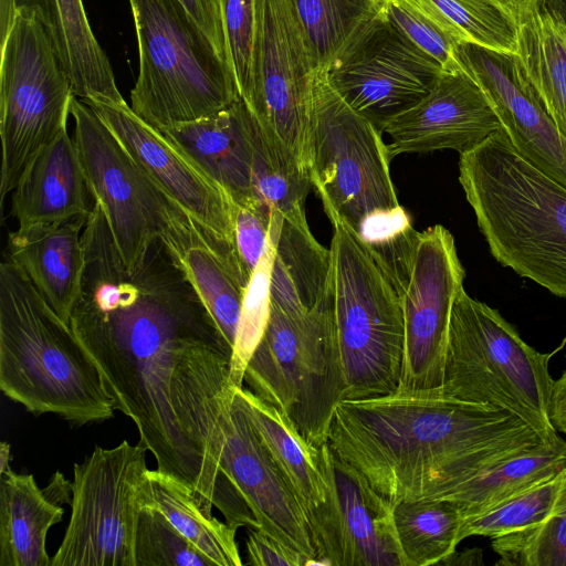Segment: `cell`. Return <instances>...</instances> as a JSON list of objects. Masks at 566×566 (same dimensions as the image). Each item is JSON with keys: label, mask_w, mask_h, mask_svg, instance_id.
Returning a JSON list of instances; mask_svg holds the SVG:
<instances>
[{"label": "cell", "mask_w": 566, "mask_h": 566, "mask_svg": "<svg viewBox=\"0 0 566 566\" xmlns=\"http://www.w3.org/2000/svg\"><path fill=\"white\" fill-rule=\"evenodd\" d=\"M82 242L71 329L157 469L187 484L208 517L213 506L228 514L240 497L221 467L235 390L232 346L159 237L127 266L106 217L94 212Z\"/></svg>", "instance_id": "obj_1"}, {"label": "cell", "mask_w": 566, "mask_h": 566, "mask_svg": "<svg viewBox=\"0 0 566 566\" xmlns=\"http://www.w3.org/2000/svg\"><path fill=\"white\" fill-rule=\"evenodd\" d=\"M542 441L514 415L440 390L344 399L328 436L335 455L391 505L442 499L493 463Z\"/></svg>", "instance_id": "obj_2"}, {"label": "cell", "mask_w": 566, "mask_h": 566, "mask_svg": "<svg viewBox=\"0 0 566 566\" xmlns=\"http://www.w3.org/2000/svg\"><path fill=\"white\" fill-rule=\"evenodd\" d=\"M459 182L491 254L566 295V186L525 159L501 127L460 155Z\"/></svg>", "instance_id": "obj_3"}, {"label": "cell", "mask_w": 566, "mask_h": 566, "mask_svg": "<svg viewBox=\"0 0 566 566\" xmlns=\"http://www.w3.org/2000/svg\"><path fill=\"white\" fill-rule=\"evenodd\" d=\"M0 389L34 416L103 422L115 406L75 334L10 259L0 265Z\"/></svg>", "instance_id": "obj_4"}, {"label": "cell", "mask_w": 566, "mask_h": 566, "mask_svg": "<svg viewBox=\"0 0 566 566\" xmlns=\"http://www.w3.org/2000/svg\"><path fill=\"white\" fill-rule=\"evenodd\" d=\"M549 358L497 310L462 289L451 310L440 392L505 410L545 441H556L560 437L549 418L555 381Z\"/></svg>", "instance_id": "obj_5"}, {"label": "cell", "mask_w": 566, "mask_h": 566, "mask_svg": "<svg viewBox=\"0 0 566 566\" xmlns=\"http://www.w3.org/2000/svg\"><path fill=\"white\" fill-rule=\"evenodd\" d=\"M139 70L132 109L157 129L212 115L240 94L231 67L179 0H128Z\"/></svg>", "instance_id": "obj_6"}, {"label": "cell", "mask_w": 566, "mask_h": 566, "mask_svg": "<svg viewBox=\"0 0 566 566\" xmlns=\"http://www.w3.org/2000/svg\"><path fill=\"white\" fill-rule=\"evenodd\" d=\"M381 133L352 109L317 73L307 168L331 222L348 227L364 243L409 218L399 205Z\"/></svg>", "instance_id": "obj_7"}, {"label": "cell", "mask_w": 566, "mask_h": 566, "mask_svg": "<svg viewBox=\"0 0 566 566\" xmlns=\"http://www.w3.org/2000/svg\"><path fill=\"white\" fill-rule=\"evenodd\" d=\"M331 291L345 399L397 391L403 357L401 297L369 249L334 222Z\"/></svg>", "instance_id": "obj_8"}, {"label": "cell", "mask_w": 566, "mask_h": 566, "mask_svg": "<svg viewBox=\"0 0 566 566\" xmlns=\"http://www.w3.org/2000/svg\"><path fill=\"white\" fill-rule=\"evenodd\" d=\"M243 382L287 417L308 442H328L335 410L345 399L332 291L298 318L271 303L264 336L248 363Z\"/></svg>", "instance_id": "obj_9"}, {"label": "cell", "mask_w": 566, "mask_h": 566, "mask_svg": "<svg viewBox=\"0 0 566 566\" xmlns=\"http://www.w3.org/2000/svg\"><path fill=\"white\" fill-rule=\"evenodd\" d=\"M75 97L40 13L19 7L1 40V200L13 191L34 157L66 130Z\"/></svg>", "instance_id": "obj_10"}, {"label": "cell", "mask_w": 566, "mask_h": 566, "mask_svg": "<svg viewBox=\"0 0 566 566\" xmlns=\"http://www.w3.org/2000/svg\"><path fill=\"white\" fill-rule=\"evenodd\" d=\"M146 451L123 440L74 463L71 517L50 566H135Z\"/></svg>", "instance_id": "obj_11"}, {"label": "cell", "mask_w": 566, "mask_h": 566, "mask_svg": "<svg viewBox=\"0 0 566 566\" xmlns=\"http://www.w3.org/2000/svg\"><path fill=\"white\" fill-rule=\"evenodd\" d=\"M317 71L290 0H256L251 85L245 103L264 133L308 170V133Z\"/></svg>", "instance_id": "obj_12"}, {"label": "cell", "mask_w": 566, "mask_h": 566, "mask_svg": "<svg viewBox=\"0 0 566 566\" xmlns=\"http://www.w3.org/2000/svg\"><path fill=\"white\" fill-rule=\"evenodd\" d=\"M71 116L90 191L102 206L125 263L133 266L159 237L170 199L86 102L75 97Z\"/></svg>", "instance_id": "obj_13"}, {"label": "cell", "mask_w": 566, "mask_h": 566, "mask_svg": "<svg viewBox=\"0 0 566 566\" xmlns=\"http://www.w3.org/2000/svg\"><path fill=\"white\" fill-rule=\"evenodd\" d=\"M443 72L384 15L358 35L325 76L343 101L382 134L432 90Z\"/></svg>", "instance_id": "obj_14"}, {"label": "cell", "mask_w": 566, "mask_h": 566, "mask_svg": "<svg viewBox=\"0 0 566 566\" xmlns=\"http://www.w3.org/2000/svg\"><path fill=\"white\" fill-rule=\"evenodd\" d=\"M464 276L451 232L440 224L420 232L410 277L401 295L405 343L397 390H440L451 310L464 289Z\"/></svg>", "instance_id": "obj_15"}, {"label": "cell", "mask_w": 566, "mask_h": 566, "mask_svg": "<svg viewBox=\"0 0 566 566\" xmlns=\"http://www.w3.org/2000/svg\"><path fill=\"white\" fill-rule=\"evenodd\" d=\"M235 397L303 512L316 549L315 565L348 566L328 442H308L287 417L248 388H235Z\"/></svg>", "instance_id": "obj_16"}, {"label": "cell", "mask_w": 566, "mask_h": 566, "mask_svg": "<svg viewBox=\"0 0 566 566\" xmlns=\"http://www.w3.org/2000/svg\"><path fill=\"white\" fill-rule=\"evenodd\" d=\"M84 102L109 127L153 182L237 259V205L228 193L126 102L94 97Z\"/></svg>", "instance_id": "obj_17"}, {"label": "cell", "mask_w": 566, "mask_h": 566, "mask_svg": "<svg viewBox=\"0 0 566 566\" xmlns=\"http://www.w3.org/2000/svg\"><path fill=\"white\" fill-rule=\"evenodd\" d=\"M458 52L514 148L566 186V137L541 104L515 54L468 42L459 43Z\"/></svg>", "instance_id": "obj_18"}, {"label": "cell", "mask_w": 566, "mask_h": 566, "mask_svg": "<svg viewBox=\"0 0 566 566\" xmlns=\"http://www.w3.org/2000/svg\"><path fill=\"white\" fill-rule=\"evenodd\" d=\"M501 128L489 98L468 72H443L415 106L392 119L388 156L452 149L467 153Z\"/></svg>", "instance_id": "obj_19"}, {"label": "cell", "mask_w": 566, "mask_h": 566, "mask_svg": "<svg viewBox=\"0 0 566 566\" xmlns=\"http://www.w3.org/2000/svg\"><path fill=\"white\" fill-rule=\"evenodd\" d=\"M221 467L252 511L258 530L274 536L316 564L311 531L272 454L234 396Z\"/></svg>", "instance_id": "obj_20"}, {"label": "cell", "mask_w": 566, "mask_h": 566, "mask_svg": "<svg viewBox=\"0 0 566 566\" xmlns=\"http://www.w3.org/2000/svg\"><path fill=\"white\" fill-rule=\"evenodd\" d=\"M251 114L239 96L212 115L160 129L240 207L254 206L249 137Z\"/></svg>", "instance_id": "obj_21"}, {"label": "cell", "mask_w": 566, "mask_h": 566, "mask_svg": "<svg viewBox=\"0 0 566 566\" xmlns=\"http://www.w3.org/2000/svg\"><path fill=\"white\" fill-rule=\"evenodd\" d=\"M88 217L18 227L9 233V259L30 279L53 311L70 324L83 272L82 230Z\"/></svg>", "instance_id": "obj_22"}, {"label": "cell", "mask_w": 566, "mask_h": 566, "mask_svg": "<svg viewBox=\"0 0 566 566\" xmlns=\"http://www.w3.org/2000/svg\"><path fill=\"white\" fill-rule=\"evenodd\" d=\"M74 138L67 129L29 164L12 191L11 216L19 227L88 217L94 208Z\"/></svg>", "instance_id": "obj_23"}, {"label": "cell", "mask_w": 566, "mask_h": 566, "mask_svg": "<svg viewBox=\"0 0 566 566\" xmlns=\"http://www.w3.org/2000/svg\"><path fill=\"white\" fill-rule=\"evenodd\" d=\"M72 482L59 471L45 489L10 469L0 478V566H50L46 535L71 504Z\"/></svg>", "instance_id": "obj_24"}, {"label": "cell", "mask_w": 566, "mask_h": 566, "mask_svg": "<svg viewBox=\"0 0 566 566\" xmlns=\"http://www.w3.org/2000/svg\"><path fill=\"white\" fill-rule=\"evenodd\" d=\"M17 4L40 13L77 98L125 102L109 60L91 29L82 0H17Z\"/></svg>", "instance_id": "obj_25"}, {"label": "cell", "mask_w": 566, "mask_h": 566, "mask_svg": "<svg viewBox=\"0 0 566 566\" xmlns=\"http://www.w3.org/2000/svg\"><path fill=\"white\" fill-rule=\"evenodd\" d=\"M332 462L348 566H405L396 535L392 505L333 451Z\"/></svg>", "instance_id": "obj_26"}, {"label": "cell", "mask_w": 566, "mask_h": 566, "mask_svg": "<svg viewBox=\"0 0 566 566\" xmlns=\"http://www.w3.org/2000/svg\"><path fill=\"white\" fill-rule=\"evenodd\" d=\"M142 505L159 510L175 528L216 566H241L237 528L208 517L192 490L171 474L147 470L140 491Z\"/></svg>", "instance_id": "obj_27"}, {"label": "cell", "mask_w": 566, "mask_h": 566, "mask_svg": "<svg viewBox=\"0 0 566 566\" xmlns=\"http://www.w3.org/2000/svg\"><path fill=\"white\" fill-rule=\"evenodd\" d=\"M565 468L566 442L542 441L493 463L442 499L459 503L465 517Z\"/></svg>", "instance_id": "obj_28"}, {"label": "cell", "mask_w": 566, "mask_h": 566, "mask_svg": "<svg viewBox=\"0 0 566 566\" xmlns=\"http://www.w3.org/2000/svg\"><path fill=\"white\" fill-rule=\"evenodd\" d=\"M515 56L541 104L566 137V29L538 9L517 27Z\"/></svg>", "instance_id": "obj_29"}, {"label": "cell", "mask_w": 566, "mask_h": 566, "mask_svg": "<svg viewBox=\"0 0 566 566\" xmlns=\"http://www.w3.org/2000/svg\"><path fill=\"white\" fill-rule=\"evenodd\" d=\"M270 240L274 260L292 282L310 312L331 293V251L312 234L303 207L285 214L272 213Z\"/></svg>", "instance_id": "obj_30"}, {"label": "cell", "mask_w": 566, "mask_h": 566, "mask_svg": "<svg viewBox=\"0 0 566 566\" xmlns=\"http://www.w3.org/2000/svg\"><path fill=\"white\" fill-rule=\"evenodd\" d=\"M392 513L405 566L438 565L461 542L464 511L452 500L400 501Z\"/></svg>", "instance_id": "obj_31"}, {"label": "cell", "mask_w": 566, "mask_h": 566, "mask_svg": "<svg viewBox=\"0 0 566 566\" xmlns=\"http://www.w3.org/2000/svg\"><path fill=\"white\" fill-rule=\"evenodd\" d=\"M308 42L317 73L373 22L385 15V0H290Z\"/></svg>", "instance_id": "obj_32"}, {"label": "cell", "mask_w": 566, "mask_h": 566, "mask_svg": "<svg viewBox=\"0 0 566 566\" xmlns=\"http://www.w3.org/2000/svg\"><path fill=\"white\" fill-rule=\"evenodd\" d=\"M254 207L272 217L303 207L311 185L308 170L282 144L270 138L254 114L249 122Z\"/></svg>", "instance_id": "obj_33"}, {"label": "cell", "mask_w": 566, "mask_h": 566, "mask_svg": "<svg viewBox=\"0 0 566 566\" xmlns=\"http://www.w3.org/2000/svg\"><path fill=\"white\" fill-rule=\"evenodd\" d=\"M457 42L513 53L517 27L488 0H408Z\"/></svg>", "instance_id": "obj_34"}, {"label": "cell", "mask_w": 566, "mask_h": 566, "mask_svg": "<svg viewBox=\"0 0 566 566\" xmlns=\"http://www.w3.org/2000/svg\"><path fill=\"white\" fill-rule=\"evenodd\" d=\"M566 468L503 500L464 517L461 541L473 535L497 537L542 521L554 507Z\"/></svg>", "instance_id": "obj_35"}, {"label": "cell", "mask_w": 566, "mask_h": 566, "mask_svg": "<svg viewBox=\"0 0 566 566\" xmlns=\"http://www.w3.org/2000/svg\"><path fill=\"white\" fill-rule=\"evenodd\" d=\"M503 566H566V478L552 511L538 523L492 538Z\"/></svg>", "instance_id": "obj_36"}, {"label": "cell", "mask_w": 566, "mask_h": 566, "mask_svg": "<svg viewBox=\"0 0 566 566\" xmlns=\"http://www.w3.org/2000/svg\"><path fill=\"white\" fill-rule=\"evenodd\" d=\"M273 255L274 248L269 239V245L244 291L231 360V382L235 388L243 387L245 368L264 336L270 318Z\"/></svg>", "instance_id": "obj_37"}, {"label": "cell", "mask_w": 566, "mask_h": 566, "mask_svg": "<svg viewBox=\"0 0 566 566\" xmlns=\"http://www.w3.org/2000/svg\"><path fill=\"white\" fill-rule=\"evenodd\" d=\"M156 507L143 505L135 534V566H213Z\"/></svg>", "instance_id": "obj_38"}, {"label": "cell", "mask_w": 566, "mask_h": 566, "mask_svg": "<svg viewBox=\"0 0 566 566\" xmlns=\"http://www.w3.org/2000/svg\"><path fill=\"white\" fill-rule=\"evenodd\" d=\"M385 18L446 72H468L459 56V42L408 0H385Z\"/></svg>", "instance_id": "obj_39"}, {"label": "cell", "mask_w": 566, "mask_h": 566, "mask_svg": "<svg viewBox=\"0 0 566 566\" xmlns=\"http://www.w3.org/2000/svg\"><path fill=\"white\" fill-rule=\"evenodd\" d=\"M228 60L240 96L247 99L256 29V0H219Z\"/></svg>", "instance_id": "obj_40"}, {"label": "cell", "mask_w": 566, "mask_h": 566, "mask_svg": "<svg viewBox=\"0 0 566 566\" xmlns=\"http://www.w3.org/2000/svg\"><path fill=\"white\" fill-rule=\"evenodd\" d=\"M271 218L254 206H237L234 250L247 285L269 245Z\"/></svg>", "instance_id": "obj_41"}, {"label": "cell", "mask_w": 566, "mask_h": 566, "mask_svg": "<svg viewBox=\"0 0 566 566\" xmlns=\"http://www.w3.org/2000/svg\"><path fill=\"white\" fill-rule=\"evenodd\" d=\"M248 564L254 566H308L310 557L269 533L253 528L247 539Z\"/></svg>", "instance_id": "obj_42"}, {"label": "cell", "mask_w": 566, "mask_h": 566, "mask_svg": "<svg viewBox=\"0 0 566 566\" xmlns=\"http://www.w3.org/2000/svg\"><path fill=\"white\" fill-rule=\"evenodd\" d=\"M229 64L219 0H179ZM230 66V65H229Z\"/></svg>", "instance_id": "obj_43"}, {"label": "cell", "mask_w": 566, "mask_h": 566, "mask_svg": "<svg viewBox=\"0 0 566 566\" xmlns=\"http://www.w3.org/2000/svg\"><path fill=\"white\" fill-rule=\"evenodd\" d=\"M549 418L557 431L566 433V368L554 381Z\"/></svg>", "instance_id": "obj_44"}, {"label": "cell", "mask_w": 566, "mask_h": 566, "mask_svg": "<svg viewBox=\"0 0 566 566\" xmlns=\"http://www.w3.org/2000/svg\"><path fill=\"white\" fill-rule=\"evenodd\" d=\"M499 7L516 27L539 9L541 0H488Z\"/></svg>", "instance_id": "obj_45"}, {"label": "cell", "mask_w": 566, "mask_h": 566, "mask_svg": "<svg viewBox=\"0 0 566 566\" xmlns=\"http://www.w3.org/2000/svg\"><path fill=\"white\" fill-rule=\"evenodd\" d=\"M18 12L17 0H0V38L3 40L10 31Z\"/></svg>", "instance_id": "obj_46"}, {"label": "cell", "mask_w": 566, "mask_h": 566, "mask_svg": "<svg viewBox=\"0 0 566 566\" xmlns=\"http://www.w3.org/2000/svg\"><path fill=\"white\" fill-rule=\"evenodd\" d=\"M481 551L471 549L465 552H452L448 557L442 559L438 565L444 566H460V565H476L481 564Z\"/></svg>", "instance_id": "obj_47"}, {"label": "cell", "mask_w": 566, "mask_h": 566, "mask_svg": "<svg viewBox=\"0 0 566 566\" xmlns=\"http://www.w3.org/2000/svg\"><path fill=\"white\" fill-rule=\"evenodd\" d=\"M539 9L566 29V0H541Z\"/></svg>", "instance_id": "obj_48"}, {"label": "cell", "mask_w": 566, "mask_h": 566, "mask_svg": "<svg viewBox=\"0 0 566 566\" xmlns=\"http://www.w3.org/2000/svg\"><path fill=\"white\" fill-rule=\"evenodd\" d=\"M10 444L6 441L0 443V474L10 469L11 461Z\"/></svg>", "instance_id": "obj_49"}, {"label": "cell", "mask_w": 566, "mask_h": 566, "mask_svg": "<svg viewBox=\"0 0 566 566\" xmlns=\"http://www.w3.org/2000/svg\"><path fill=\"white\" fill-rule=\"evenodd\" d=\"M564 298L566 300V295L564 296Z\"/></svg>", "instance_id": "obj_50"}]
</instances>
